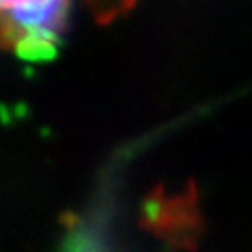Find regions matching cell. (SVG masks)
I'll use <instances>...</instances> for the list:
<instances>
[{"label": "cell", "instance_id": "1", "mask_svg": "<svg viewBox=\"0 0 252 252\" xmlns=\"http://www.w3.org/2000/svg\"><path fill=\"white\" fill-rule=\"evenodd\" d=\"M138 224L178 251L194 252L206 232L196 183L190 180L185 192L180 194H170L162 185H157L140 204Z\"/></svg>", "mask_w": 252, "mask_h": 252}, {"label": "cell", "instance_id": "2", "mask_svg": "<svg viewBox=\"0 0 252 252\" xmlns=\"http://www.w3.org/2000/svg\"><path fill=\"white\" fill-rule=\"evenodd\" d=\"M86 8L90 9L92 17L99 25H108L114 19L129 13L136 0H81Z\"/></svg>", "mask_w": 252, "mask_h": 252}]
</instances>
